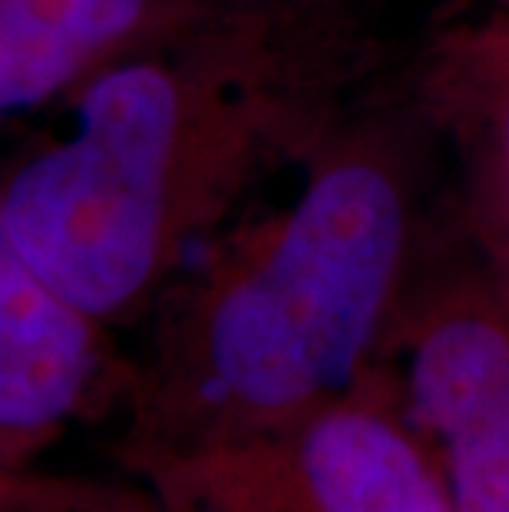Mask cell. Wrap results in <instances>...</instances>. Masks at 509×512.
<instances>
[{
	"mask_svg": "<svg viewBox=\"0 0 509 512\" xmlns=\"http://www.w3.org/2000/svg\"><path fill=\"white\" fill-rule=\"evenodd\" d=\"M384 73V43L348 0L212 4L70 96L63 126L0 182V222L96 321L133 318Z\"/></svg>",
	"mask_w": 509,
	"mask_h": 512,
	"instance_id": "1",
	"label": "cell"
},
{
	"mask_svg": "<svg viewBox=\"0 0 509 512\" xmlns=\"http://www.w3.org/2000/svg\"><path fill=\"white\" fill-rule=\"evenodd\" d=\"M215 0H0V119L67 103Z\"/></svg>",
	"mask_w": 509,
	"mask_h": 512,
	"instance_id": "7",
	"label": "cell"
},
{
	"mask_svg": "<svg viewBox=\"0 0 509 512\" xmlns=\"http://www.w3.org/2000/svg\"><path fill=\"white\" fill-rule=\"evenodd\" d=\"M179 470L262 512H457L437 450L374 374L278 433L182 456Z\"/></svg>",
	"mask_w": 509,
	"mask_h": 512,
	"instance_id": "3",
	"label": "cell"
},
{
	"mask_svg": "<svg viewBox=\"0 0 509 512\" xmlns=\"http://www.w3.org/2000/svg\"><path fill=\"white\" fill-rule=\"evenodd\" d=\"M215 4H265V0H215Z\"/></svg>",
	"mask_w": 509,
	"mask_h": 512,
	"instance_id": "9",
	"label": "cell"
},
{
	"mask_svg": "<svg viewBox=\"0 0 509 512\" xmlns=\"http://www.w3.org/2000/svg\"><path fill=\"white\" fill-rule=\"evenodd\" d=\"M430 129L381 90L225 235L172 311L146 417L176 460L268 437L374 374L414 281Z\"/></svg>",
	"mask_w": 509,
	"mask_h": 512,
	"instance_id": "2",
	"label": "cell"
},
{
	"mask_svg": "<svg viewBox=\"0 0 509 512\" xmlns=\"http://www.w3.org/2000/svg\"><path fill=\"white\" fill-rule=\"evenodd\" d=\"M103 328L0 222V443L47 437L80 410L103 367Z\"/></svg>",
	"mask_w": 509,
	"mask_h": 512,
	"instance_id": "6",
	"label": "cell"
},
{
	"mask_svg": "<svg viewBox=\"0 0 509 512\" xmlns=\"http://www.w3.org/2000/svg\"><path fill=\"white\" fill-rule=\"evenodd\" d=\"M457 512H509V390L440 446Z\"/></svg>",
	"mask_w": 509,
	"mask_h": 512,
	"instance_id": "8",
	"label": "cell"
},
{
	"mask_svg": "<svg viewBox=\"0 0 509 512\" xmlns=\"http://www.w3.org/2000/svg\"><path fill=\"white\" fill-rule=\"evenodd\" d=\"M407 90L460 169L476 255L509 281V0L440 27Z\"/></svg>",
	"mask_w": 509,
	"mask_h": 512,
	"instance_id": "5",
	"label": "cell"
},
{
	"mask_svg": "<svg viewBox=\"0 0 509 512\" xmlns=\"http://www.w3.org/2000/svg\"><path fill=\"white\" fill-rule=\"evenodd\" d=\"M374 377L440 456L509 390V281L483 261L440 281H410Z\"/></svg>",
	"mask_w": 509,
	"mask_h": 512,
	"instance_id": "4",
	"label": "cell"
}]
</instances>
